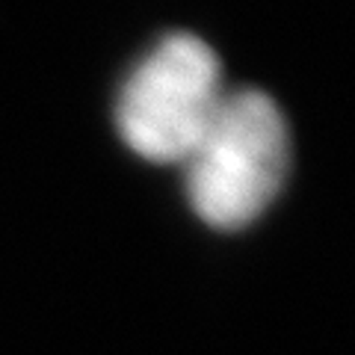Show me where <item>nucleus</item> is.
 Segmentation results:
<instances>
[{
    "mask_svg": "<svg viewBox=\"0 0 355 355\" xmlns=\"http://www.w3.org/2000/svg\"><path fill=\"white\" fill-rule=\"evenodd\" d=\"M291 166L287 119L266 92H228L184 160L196 214L214 228H243L279 196Z\"/></svg>",
    "mask_w": 355,
    "mask_h": 355,
    "instance_id": "1",
    "label": "nucleus"
},
{
    "mask_svg": "<svg viewBox=\"0 0 355 355\" xmlns=\"http://www.w3.org/2000/svg\"><path fill=\"white\" fill-rule=\"evenodd\" d=\"M225 95L214 48L190 33H175L128 77L119 95V130L139 157L184 166Z\"/></svg>",
    "mask_w": 355,
    "mask_h": 355,
    "instance_id": "2",
    "label": "nucleus"
}]
</instances>
